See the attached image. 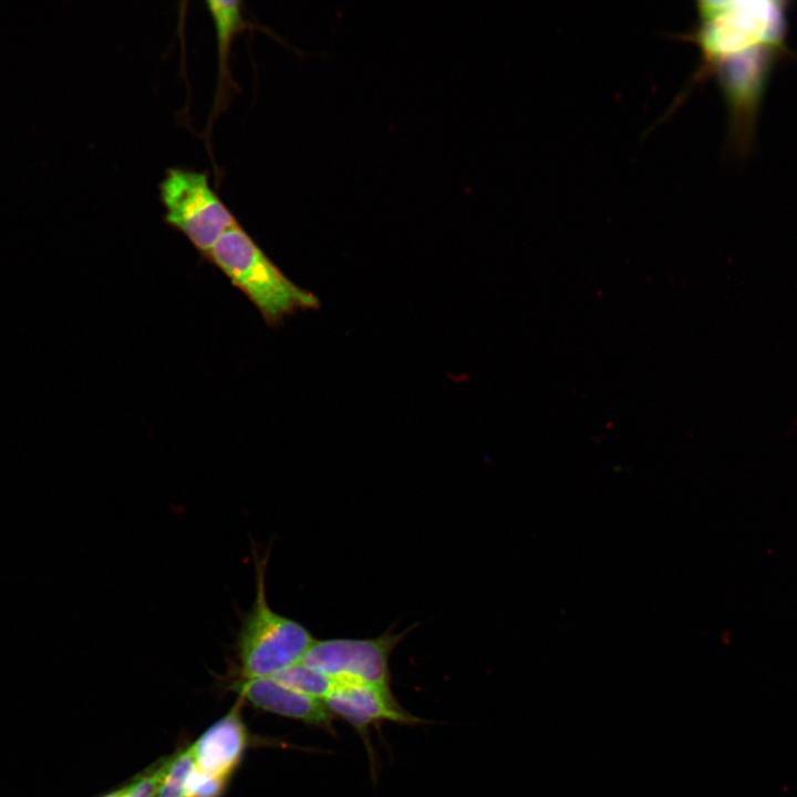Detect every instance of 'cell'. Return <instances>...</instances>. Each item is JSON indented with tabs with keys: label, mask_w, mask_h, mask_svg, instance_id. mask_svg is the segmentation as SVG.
Masks as SVG:
<instances>
[{
	"label": "cell",
	"mask_w": 797,
	"mask_h": 797,
	"mask_svg": "<svg viewBox=\"0 0 797 797\" xmlns=\"http://www.w3.org/2000/svg\"><path fill=\"white\" fill-rule=\"evenodd\" d=\"M334 715L351 724L361 734L374 724L392 722L405 725L424 723L400 705L390 686L339 680L324 698Z\"/></svg>",
	"instance_id": "obj_7"
},
{
	"label": "cell",
	"mask_w": 797,
	"mask_h": 797,
	"mask_svg": "<svg viewBox=\"0 0 797 797\" xmlns=\"http://www.w3.org/2000/svg\"><path fill=\"white\" fill-rule=\"evenodd\" d=\"M789 53L787 46H758L731 55L713 65L731 115V135L736 149H751L758 110L775 65Z\"/></svg>",
	"instance_id": "obj_5"
},
{
	"label": "cell",
	"mask_w": 797,
	"mask_h": 797,
	"mask_svg": "<svg viewBox=\"0 0 797 797\" xmlns=\"http://www.w3.org/2000/svg\"><path fill=\"white\" fill-rule=\"evenodd\" d=\"M206 259L247 296L269 325L321 307L320 299L292 282L239 224L220 236Z\"/></svg>",
	"instance_id": "obj_1"
},
{
	"label": "cell",
	"mask_w": 797,
	"mask_h": 797,
	"mask_svg": "<svg viewBox=\"0 0 797 797\" xmlns=\"http://www.w3.org/2000/svg\"><path fill=\"white\" fill-rule=\"evenodd\" d=\"M215 27L218 50V91L229 85V59L235 39L247 28L244 3L236 0H209L206 2Z\"/></svg>",
	"instance_id": "obj_10"
},
{
	"label": "cell",
	"mask_w": 797,
	"mask_h": 797,
	"mask_svg": "<svg viewBox=\"0 0 797 797\" xmlns=\"http://www.w3.org/2000/svg\"><path fill=\"white\" fill-rule=\"evenodd\" d=\"M126 789H127V784L124 785L123 787H120L118 789H113L108 793H105L102 796H99V797H124Z\"/></svg>",
	"instance_id": "obj_15"
},
{
	"label": "cell",
	"mask_w": 797,
	"mask_h": 797,
	"mask_svg": "<svg viewBox=\"0 0 797 797\" xmlns=\"http://www.w3.org/2000/svg\"><path fill=\"white\" fill-rule=\"evenodd\" d=\"M283 685L317 700L324 701L334 681L301 661L273 675Z\"/></svg>",
	"instance_id": "obj_12"
},
{
	"label": "cell",
	"mask_w": 797,
	"mask_h": 797,
	"mask_svg": "<svg viewBox=\"0 0 797 797\" xmlns=\"http://www.w3.org/2000/svg\"><path fill=\"white\" fill-rule=\"evenodd\" d=\"M166 759L156 762L127 783L124 797H155Z\"/></svg>",
	"instance_id": "obj_13"
},
{
	"label": "cell",
	"mask_w": 797,
	"mask_h": 797,
	"mask_svg": "<svg viewBox=\"0 0 797 797\" xmlns=\"http://www.w3.org/2000/svg\"><path fill=\"white\" fill-rule=\"evenodd\" d=\"M227 784L228 779L195 768L188 782L186 797H221Z\"/></svg>",
	"instance_id": "obj_14"
},
{
	"label": "cell",
	"mask_w": 797,
	"mask_h": 797,
	"mask_svg": "<svg viewBox=\"0 0 797 797\" xmlns=\"http://www.w3.org/2000/svg\"><path fill=\"white\" fill-rule=\"evenodd\" d=\"M788 2L700 1L689 34L701 52L698 79L720 61L758 46H787Z\"/></svg>",
	"instance_id": "obj_2"
},
{
	"label": "cell",
	"mask_w": 797,
	"mask_h": 797,
	"mask_svg": "<svg viewBox=\"0 0 797 797\" xmlns=\"http://www.w3.org/2000/svg\"><path fill=\"white\" fill-rule=\"evenodd\" d=\"M252 552L256 594L241 619L235 644L239 677L273 676L300 662L315 640L301 623L270 607L266 592L269 551Z\"/></svg>",
	"instance_id": "obj_3"
},
{
	"label": "cell",
	"mask_w": 797,
	"mask_h": 797,
	"mask_svg": "<svg viewBox=\"0 0 797 797\" xmlns=\"http://www.w3.org/2000/svg\"><path fill=\"white\" fill-rule=\"evenodd\" d=\"M195 768L190 746L168 756L155 797H186L188 782Z\"/></svg>",
	"instance_id": "obj_11"
},
{
	"label": "cell",
	"mask_w": 797,
	"mask_h": 797,
	"mask_svg": "<svg viewBox=\"0 0 797 797\" xmlns=\"http://www.w3.org/2000/svg\"><path fill=\"white\" fill-rule=\"evenodd\" d=\"M406 632L372 639L314 640L301 662L333 681L390 686V656Z\"/></svg>",
	"instance_id": "obj_6"
},
{
	"label": "cell",
	"mask_w": 797,
	"mask_h": 797,
	"mask_svg": "<svg viewBox=\"0 0 797 797\" xmlns=\"http://www.w3.org/2000/svg\"><path fill=\"white\" fill-rule=\"evenodd\" d=\"M230 689L256 708L335 734L333 714L323 701L297 692L272 676H237L231 681Z\"/></svg>",
	"instance_id": "obj_8"
},
{
	"label": "cell",
	"mask_w": 797,
	"mask_h": 797,
	"mask_svg": "<svg viewBox=\"0 0 797 797\" xmlns=\"http://www.w3.org/2000/svg\"><path fill=\"white\" fill-rule=\"evenodd\" d=\"M248 742L240 707L235 705L190 745L196 768L229 780L241 763Z\"/></svg>",
	"instance_id": "obj_9"
},
{
	"label": "cell",
	"mask_w": 797,
	"mask_h": 797,
	"mask_svg": "<svg viewBox=\"0 0 797 797\" xmlns=\"http://www.w3.org/2000/svg\"><path fill=\"white\" fill-rule=\"evenodd\" d=\"M165 222L182 232L203 257L238 224L209 183L207 172L170 167L158 185Z\"/></svg>",
	"instance_id": "obj_4"
}]
</instances>
